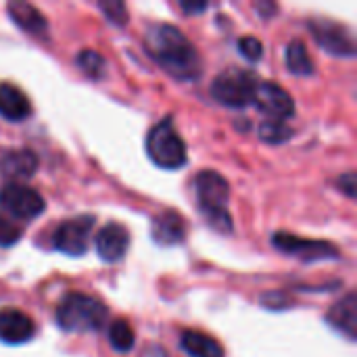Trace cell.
I'll use <instances>...</instances> for the list:
<instances>
[{"mask_svg":"<svg viewBox=\"0 0 357 357\" xmlns=\"http://www.w3.org/2000/svg\"><path fill=\"white\" fill-rule=\"evenodd\" d=\"M146 52L172 77L195 82L203 71V61L192 42L169 23H153L144 33Z\"/></svg>","mask_w":357,"mask_h":357,"instance_id":"obj_1","label":"cell"},{"mask_svg":"<svg viewBox=\"0 0 357 357\" xmlns=\"http://www.w3.org/2000/svg\"><path fill=\"white\" fill-rule=\"evenodd\" d=\"M195 190H197V201L199 209L205 218V222L222 232L230 234L232 232V218L228 211V197H230V186L224 176L218 172H201L195 178Z\"/></svg>","mask_w":357,"mask_h":357,"instance_id":"obj_2","label":"cell"},{"mask_svg":"<svg viewBox=\"0 0 357 357\" xmlns=\"http://www.w3.org/2000/svg\"><path fill=\"white\" fill-rule=\"evenodd\" d=\"M109 310L86 293H67L56 305L54 320L65 333H94L107 324Z\"/></svg>","mask_w":357,"mask_h":357,"instance_id":"obj_3","label":"cell"},{"mask_svg":"<svg viewBox=\"0 0 357 357\" xmlns=\"http://www.w3.org/2000/svg\"><path fill=\"white\" fill-rule=\"evenodd\" d=\"M146 153L151 161L163 169H180L186 163V144L180 138L172 117H165L151 128L146 136Z\"/></svg>","mask_w":357,"mask_h":357,"instance_id":"obj_4","label":"cell"},{"mask_svg":"<svg viewBox=\"0 0 357 357\" xmlns=\"http://www.w3.org/2000/svg\"><path fill=\"white\" fill-rule=\"evenodd\" d=\"M257 77L251 71L245 69H226L222 71L213 84H211V94L213 98L230 109H245L247 105L253 102L255 88H257Z\"/></svg>","mask_w":357,"mask_h":357,"instance_id":"obj_5","label":"cell"},{"mask_svg":"<svg viewBox=\"0 0 357 357\" xmlns=\"http://www.w3.org/2000/svg\"><path fill=\"white\" fill-rule=\"evenodd\" d=\"M0 207L17 220L31 222L40 213H44V199L31 186L21 182H8L0 188Z\"/></svg>","mask_w":357,"mask_h":357,"instance_id":"obj_6","label":"cell"},{"mask_svg":"<svg viewBox=\"0 0 357 357\" xmlns=\"http://www.w3.org/2000/svg\"><path fill=\"white\" fill-rule=\"evenodd\" d=\"M307 27L314 40L318 42V46L324 48L326 52L347 59L356 56V38L347 25L331 19H312Z\"/></svg>","mask_w":357,"mask_h":357,"instance_id":"obj_7","label":"cell"},{"mask_svg":"<svg viewBox=\"0 0 357 357\" xmlns=\"http://www.w3.org/2000/svg\"><path fill=\"white\" fill-rule=\"evenodd\" d=\"M94 228V218L92 215H77L71 220H65L56 226L52 234V245L56 251L65 255H84L88 249L90 232Z\"/></svg>","mask_w":357,"mask_h":357,"instance_id":"obj_8","label":"cell"},{"mask_svg":"<svg viewBox=\"0 0 357 357\" xmlns=\"http://www.w3.org/2000/svg\"><path fill=\"white\" fill-rule=\"evenodd\" d=\"M272 245L278 251H282L287 255H295L303 261H320V259H337L339 257V251L335 245L324 243V241L299 238L289 232H276L272 236Z\"/></svg>","mask_w":357,"mask_h":357,"instance_id":"obj_9","label":"cell"},{"mask_svg":"<svg viewBox=\"0 0 357 357\" xmlns=\"http://www.w3.org/2000/svg\"><path fill=\"white\" fill-rule=\"evenodd\" d=\"M253 105H257V109L272 121H284L295 113L291 94L274 82H257Z\"/></svg>","mask_w":357,"mask_h":357,"instance_id":"obj_10","label":"cell"},{"mask_svg":"<svg viewBox=\"0 0 357 357\" xmlns=\"http://www.w3.org/2000/svg\"><path fill=\"white\" fill-rule=\"evenodd\" d=\"M36 335L33 320L15 307L0 310V341L6 345H21L27 343Z\"/></svg>","mask_w":357,"mask_h":357,"instance_id":"obj_11","label":"cell"},{"mask_svg":"<svg viewBox=\"0 0 357 357\" xmlns=\"http://www.w3.org/2000/svg\"><path fill=\"white\" fill-rule=\"evenodd\" d=\"M151 234L153 241L161 247H174L180 245L186 236V224L178 211H161L151 222Z\"/></svg>","mask_w":357,"mask_h":357,"instance_id":"obj_12","label":"cell"},{"mask_svg":"<svg viewBox=\"0 0 357 357\" xmlns=\"http://www.w3.org/2000/svg\"><path fill=\"white\" fill-rule=\"evenodd\" d=\"M130 247V234L121 224H107L96 234V251L105 261H119Z\"/></svg>","mask_w":357,"mask_h":357,"instance_id":"obj_13","label":"cell"},{"mask_svg":"<svg viewBox=\"0 0 357 357\" xmlns=\"http://www.w3.org/2000/svg\"><path fill=\"white\" fill-rule=\"evenodd\" d=\"M36 169H38V157L27 149L6 151L0 157V174L10 182L27 180L36 174Z\"/></svg>","mask_w":357,"mask_h":357,"instance_id":"obj_14","label":"cell"},{"mask_svg":"<svg viewBox=\"0 0 357 357\" xmlns=\"http://www.w3.org/2000/svg\"><path fill=\"white\" fill-rule=\"evenodd\" d=\"M6 10H8L10 19L15 21V25H19L29 36L44 38L48 33V21L33 4L23 2V0H13V2H8Z\"/></svg>","mask_w":357,"mask_h":357,"instance_id":"obj_15","label":"cell"},{"mask_svg":"<svg viewBox=\"0 0 357 357\" xmlns=\"http://www.w3.org/2000/svg\"><path fill=\"white\" fill-rule=\"evenodd\" d=\"M328 324L339 331L341 335L356 339L357 337V297L356 293H347L341 301H337L328 314H326Z\"/></svg>","mask_w":357,"mask_h":357,"instance_id":"obj_16","label":"cell"},{"mask_svg":"<svg viewBox=\"0 0 357 357\" xmlns=\"http://www.w3.org/2000/svg\"><path fill=\"white\" fill-rule=\"evenodd\" d=\"M0 115L8 121H23L31 115V102L15 84H0Z\"/></svg>","mask_w":357,"mask_h":357,"instance_id":"obj_17","label":"cell"},{"mask_svg":"<svg viewBox=\"0 0 357 357\" xmlns=\"http://www.w3.org/2000/svg\"><path fill=\"white\" fill-rule=\"evenodd\" d=\"M182 349L190 357H226L224 347L213 337L199 331H186L182 335Z\"/></svg>","mask_w":357,"mask_h":357,"instance_id":"obj_18","label":"cell"},{"mask_svg":"<svg viewBox=\"0 0 357 357\" xmlns=\"http://www.w3.org/2000/svg\"><path fill=\"white\" fill-rule=\"evenodd\" d=\"M287 67L291 73L301 75V77L314 73V61L301 40H293L287 46Z\"/></svg>","mask_w":357,"mask_h":357,"instance_id":"obj_19","label":"cell"},{"mask_svg":"<svg viewBox=\"0 0 357 357\" xmlns=\"http://www.w3.org/2000/svg\"><path fill=\"white\" fill-rule=\"evenodd\" d=\"M109 343L115 351L126 354L134 347V331L126 320H115L109 326Z\"/></svg>","mask_w":357,"mask_h":357,"instance_id":"obj_20","label":"cell"},{"mask_svg":"<svg viewBox=\"0 0 357 357\" xmlns=\"http://www.w3.org/2000/svg\"><path fill=\"white\" fill-rule=\"evenodd\" d=\"M77 67L92 79L105 77V71H107V63L96 50H82L77 54Z\"/></svg>","mask_w":357,"mask_h":357,"instance_id":"obj_21","label":"cell"},{"mask_svg":"<svg viewBox=\"0 0 357 357\" xmlns=\"http://www.w3.org/2000/svg\"><path fill=\"white\" fill-rule=\"evenodd\" d=\"M259 136L261 140L270 142V144H280L284 140H289L293 136V130L284 123V121H272V119H266L259 128Z\"/></svg>","mask_w":357,"mask_h":357,"instance_id":"obj_22","label":"cell"},{"mask_svg":"<svg viewBox=\"0 0 357 357\" xmlns=\"http://www.w3.org/2000/svg\"><path fill=\"white\" fill-rule=\"evenodd\" d=\"M98 8L105 13V17L115 23V25H126L128 23V8L123 2L119 0H107V2H98Z\"/></svg>","mask_w":357,"mask_h":357,"instance_id":"obj_23","label":"cell"},{"mask_svg":"<svg viewBox=\"0 0 357 357\" xmlns=\"http://www.w3.org/2000/svg\"><path fill=\"white\" fill-rule=\"evenodd\" d=\"M21 238V228L6 215L0 213V247H13Z\"/></svg>","mask_w":357,"mask_h":357,"instance_id":"obj_24","label":"cell"},{"mask_svg":"<svg viewBox=\"0 0 357 357\" xmlns=\"http://www.w3.org/2000/svg\"><path fill=\"white\" fill-rule=\"evenodd\" d=\"M238 50H241V54H243L247 61H259L261 54H264L261 42H259L257 38H253V36L241 38V40H238Z\"/></svg>","mask_w":357,"mask_h":357,"instance_id":"obj_25","label":"cell"},{"mask_svg":"<svg viewBox=\"0 0 357 357\" xmlns=\"http://www.w3.org/2000/svg\"><path fill=\"white\" fill-rule=\"evenodd\" d=\"M339 188L349 197V199H356V192H357V176L354 172H349V174H345V176H341L339 178Z\"/></svg>","mask_w":357,"mask_h":357,"instance_id":"obj_26","label":"cell"},{"mask_svg":"<svg viewBox=\"0 0 357 357\" xmlns=\"http://www.w3.org/2000/svg\"><path fill=\"white\" fill-rule=\"evenodd\" d=\"M180 8L186 15H197V13H203L207 8V2H186V0H182L180 2Z\"/></svg>","mask_w":357,"mask_h":357,"instance_id":"obj_27","label":"cell"}]
</instances>
